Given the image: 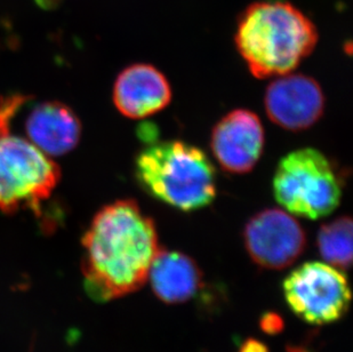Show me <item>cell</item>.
I'll list each match as a JSON object with an SVG mask.
<instances>
[{"label":"cell","instance_id":"obj_1","mask_svg":"<svg viewBox=\"0 0 353 352\" xmlns=\"http://www.w3.org/2000/svg\"><path fill=\"white\" fill-rule=\"evenodd\" d=\"M87 293L99 302L137 292L159 251L157 228L135 200H116L95 214L83 235Z\"/></svg>","mask_w":353,"mask_h":352},{"label":"cell","instance_id":"obj_2","mask_svg":"<svg viewBox=\"0 0 353 352\" xmlns=\"http://www.w3.org/2000/svg\"><path fill=\"white\" fill-rule=\"evenodd\" d=\"M319 39L314 22L297 7L280 0L250 3L236 22L234 43L259 79L293 72Z\"/></svg>","mask_w":353,"mask_h":352},{"label":"cell","instance_id":"obj_3","mask_svg":"<svg viewBox=\"0 0 353 352\" xmlns=\"http://www.w3.org/2000/svg\"><path fill=\"white\" fill-rule=\"evenodd\" d=\"M141 188L181 212L210 206L216 198V170L203 150L183 141L152 143L135 158Z\"/></svg>","mask_w":353,"mask_h":352},{"label":"cell","instance_id":"obj_4","mask_svg":"<svg viewBox=\"0 0 353 352\" xmlns=\"http://www.w3.org/2000/svg\"><path fill=\"white\" fill-rule=\"evenodd\" d=\"M272 189L276 203L290 214L319 219L336 210L342 181L333 163L319 150L303 148L280 159Z\"/></svg>","mask_w":353,"mask_h":352},{"label":"cell","instance_id":"obj_5","mask_svg":"<svg viewBox=\"0 0 353 352\" xmlns=\"http://www.w3.org/2000/svg\"><path fill=\"white\" fill-rule=\"evenodd\" d=\"M60 179V167L32 143L12 132L0 134V212L39 215Z\"/></svg>","mask_w":353,"mask_h":352},{"label":"cell","instance_id":"obj_6","mask_svg":"<svg viewBox=\"0 0 353 352\" xmlns=\"http://www.w3.org/2000/svg\"><path fill=\"white\" fill-rule=\"evenodd\" d=\"M290 310L311 325H328L343 318L351 303L349 282L342 270L323 262L297 266L283 282Z\"/></svg>","mask_w":353,"mask_h":352},{"label":"cell","instance_id":"obj_7","mask_svg":"<svg viewBox=\"0 0 353 352\" xmlns=\"http://www.w3.org/2000/svg\"><path fill=\"white\" fill-rule=\"evenodd\" d=\"M243 243L253 262L261 268L281 270L292 266L307 246L300 223L280 208L261 211L243 229Z\"/></svg>","mask_w":353,"mask_h":352},{"label":"cell","instance_id":"obj_8","mask_svg":"<svg viewBox=\"0 0 353 352\" xmlns=\"http://www.w3.org/2000/svg\"><path fill=\"white\" fill-rule=\"evenodd\" d=\"M325 104L319 83L303 73L276 77L264 94L269 119L290 132H302L314 126L323 115Z\"/></svg>","mask_w":353,"mask_h":352},{"label":"cell","instance_id":"obj_9","mask_svg":"<svg viewBox=\"0 0 353 352\" xmlns=\"http://www.w3.org/2000/svg\"><path fill=\"white\" fill-rule=\"evenodd\" d=\"M263 125L256 113L232 110L222 117L210 135V149L222 170L230 174L250 173L264 150Z\"/></svg>","mask_w":353,"mask_h":352},{"label":"cell","instance_id":"obj_10","mask_svg":"<svg viewBox=\"0 0 353 352\" xmlns=\"http://www.w3.org/2000/svg\"><path fill=\"white\" fill-rule=\"evenodd\" d=\"M112 99L123 116L144 119L170 104L172 87L165 75L154 66L132 64L118 75Z\"/></svg>","mask_w":353,"mask_h":352},{"label":"cell","instance_id":"obj_11","mask_svg":"<svg viewBox=\"0 0 353 352\" xmlns=\"http://www.w3.org/2000/svg\"><path fill=\"white\" fill-rule=\"evenodd\" d=\"M26 140L50 157L67 155L78 146L81 124L70 106L57 101L34 104L24 120Z\"/></svg>","mask_w":353,"mask_h":352},{"label":"cell","instance_id":"obj_12","mask_svg":"<svg viewBox=\"0 0 353 352\" xmlns=\"http://www.w3.org/2000/svg\"><path fill=\"white\" fill-rule=\"evenodd\" d=\"M154 295L166 304H181L196 295L203 273L194 259L177 251L160 249L148 275Z\"/></svg>","mask_w":353,"mask_h":352},{"label":"cell","instance_id":"obj_13","mask_svg":"<svg viewBox=\"0 0 353 352\" xmlns=\"http://www.w3.org/2000/svg\"><path fill=\"white\" fill-rule=\"evenodd\" d=\"M316 246L330 266L342 271L349 269L352 262V219L340 216L320 226Z\"/></svg>","mask_w":353,"mask_h":352},{"label":"cell","instance_id":"obj_14","mask_svg":"<svg viewBox=\"0 0 353 352\" xmlns=\"http://www.w3.org/2000/svg\"><path fill=\"white\" fill-rule=\"evenodd\" d=\"M260 329L268 335H278L285 329V322L279 313L268 311L261 316Z\"/></svg>","mask_w":353,"mask_h":352},{"label":"cell","instance_id":"obj_15","mask_svg":"<svg viewBox=\"0 0 353 352\" xmlns=\"http://www.w3.org/2000/svg\"><path fill=\"white\" fill-rule=\"evenodd\" d=\"M238 352H270L263 342L256 339H247L243 341Z\"/></svg>","mask_w":353,"mask_h":352},{"label":"cell","instance_id":"obj_16","mask_svg":"<svg viewBox=\"0 0 353 352\" xmlns=\"http://www.w3.org/2000/svg\"><path fill=\"white\" fill-rule=\"evenodd\" d=\"M286 352H314L310 348H307V346H293L290 344L287 346Z\"/></svg>","mask_w":353,"mask_h":352}]
</instances>
